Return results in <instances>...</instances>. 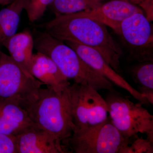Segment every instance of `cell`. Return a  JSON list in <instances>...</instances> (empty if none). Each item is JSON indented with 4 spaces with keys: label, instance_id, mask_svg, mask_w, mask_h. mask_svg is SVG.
<instances>
[{
    "label": "cell",
    "instance_id": "7c38bea8",
    "mask_svg": "<svg viewBox=\"0 0 153 153\" xmlns=\"http://www.w3.org/2000/svg\"><path fill=\"white\" fill-rule=\"evenodd\" d=\"M31 72L42 84L57 91L64 90L70 84L55 62L41 52L33 53Z\"/></svg>",
    "mask_w": 153,
    "mask_h": 153
},
{
    "label": "cell",
    "instance_id": "44dd1931",
    "mask_svg": "<svg viewBox=\"0 0 153 153\" xmlns=\"http://www.w3.org/2000/svg\"><path fill=\"white\" fill-rule=\"evenodd\" d=\"M144 11L146 17L149 22L153 20V0H148L139 6Z\"/></svg>",
    "mask_w": 153,
    "mask_h": 153
},
{
    "label": "cell",
    "instance_id": "e0dca14e",
    "mask_svg": "<svg viewBox=\"0 0 153 153\" xmlns=\"http://www.w3.org/2000/svg\"><path fill=\"white\" fill-rule=\"evenodd\" d=\"M108 0H54L50 6L56 15L90 10Z\"/></svg>",
    "mask_w": 153,
    "mask_h": 153
},
{
    "label": "cell",
    "instance_id": "4fadbf2b",
    "mask_svg": "<svg viewBox=\"0 0 153 153\" xmlns=\"http://www.w3.org/2000/svg\"><path fill=\"white\" fill-rule=\"evenodd\" d=\"M34 125L25 108L13 102L0 99V133L16 136Z\"/></svg>",
    "mask_w": 153,
    "mask_h": 153
},
{
    "label": "cell",
    "instance_id": "603a6c76",
    "mask_svg": "<svg viewBox=\"0 0 153 153\" xmlns=\"http://www.w3.org/2000/svg\"><path fill=\"white\" fill-rule=\"evenodd\" d=\"M13 1L14 0H0V6H7Z\"/></svg>",
    "mask_w": 153,
    "mask_h": 153
},
{
    "label": "cell",
    "instance_id": "7402d4cb",
    "mask_svg": "<svg viewBox=\"0 0 153 153\" xmlns=\"http://www.w3.org/2000/svg\"><path fill=\"white\" fill-rule=\"evenodd\" d=\"M126 1H127L128 2L136 5H138L139 6L141 4L144 2L148 0H126Z\"/></svg>",
    "mask_w": 153,
    "mask_h": 153
},
{
    "label": "cell",
    "instance_id": "9a60e30c",
    "mask_svg": "<svg viewBox=\"0 0 153 153\" xmlns=\"http://www.w3.org/2000/svg\"><path fill=\"white\" fill-rule=\"evenodd\" d=\"M27 0H14L0 10V47L16 33Z\"/></svg>",
    "mask_w": 153,
    "mask_h": 153
},
{
    "label": "cell",
    "instance_id": "8992f818",
    "mask_svg": "<svg viewBox=\"0 0 153 153\" xmlns=\"http://www.w3.org/2000/svg\"><path fill=\"white\" fill-rule=\"evenodd\" d=\"M68 90L74 130L99 124L108 118L106 101L97 90L75 82Z\"/></svg>",
    "mask_w": 153,
    "mask_h": 153
},
{
    "label": "cell",
    "instance_id": "30bf717a",
    "mask_svg": "<svg viewBox=\"0 0 153 153\" xmlns=\"http://www.w3.org/2000/svg\"><path fill=\"white\" fill-rule=\"evenodd\" d=\"M16 137L18 153H71L55 136L35 125Z\"/></svg>",
    "mask_w": 153,
    "mask_h": 153
},
{
    "label": "cell",
    "instance_id": "6da1fadb",
    "mask_svg": "<svg viewBox=\"0 0 153 153\" xmlns=\"http://www.w3.org/2000/svg\"><path fill=\"white\" fill-rule=\"evenodd\" d=\"M54 38L74 42L98 51L107 63L119 74L123 51L108 32L106 26L85 16L82 12L56 15L54 19L38 25Z\"/></svg>",
    "mask_w": 153,
    "mask_h": 153
},
{
    "label": "cell",
    "instance_id": "9c48e42d",
    "mask_svg": "<svg viewBox=\"0 0 153 153\" xmlns=\"http://www.w3.org/2000/svg\"><path fill=\"white\" fill-rule=\"evenodd\" d=\"M68 45L79 55L85 63L97 72L105 77L113 84L125 89L131 94L134 98L146 106L150 103L144 96L135 89L120 74L116 72L108 64L101 54L95 49L74 42L66 41Z\"/></svg>",
    "mask_w": 153,
    "mask_h": 153
},
{
    "label": "cell",
    "instance_id": "8fae6325",
    "mask_svg": "<svg viewBox=\"0 0 153 153\" xmlns=\"http://www.w3.org/2000/svg\"><path fill=\"white\" fill-rule=\"evenodd\" d=\"M82 13L111 28L117 34L125 20L137 13H144L139 7L126 0H108L95 8Z\"/></svg>",
    "mask_w": 153,
    "mask_h": 153
},
{
    "label": "cell",
    "instance_id": "3957f363",
    "mask_svg": "<svg viewBox=\"0 0 153 153\" xmlns=\"http://www.w3.org/2000/svg\"><path fill=\"white\" fill-rule=\"evenodd\" d=\"M34 43L37 52L50 57L67 79L88 85L97 91L113 88L111 82L88 65L63 41L42 31L37 32Z\"/></svg>",
    "mask_w": 153,
    "mask_h": 153
},
{
    "label": "cell",
    "instance_id": "5b68a950",
    "mask_svg": "<svg viewBox=\"0 0 153 153\" xmlns=\"http://www.w3.org/2000/svg\"><path fill=\"white\" fill-rule=\"evenodd\" d=\"M130 139L120 133L109 117L105 121L86 128L75 129L68 140L71 152L122 153Z\"/></svg>",
    "mask_w": 153,
    "mask_h": 153
},
{
    "label": "cell",
    "instance_id": "2e32d148",
    "mask_svg": "<svg viewBox=\"0 0 153 153\" xmlns=\"http://www.w3.org/2000/svg\"><path fill=\"white\" fill-rule=\"evenodd\" d=\"M134 81L138 85L137 90L146 97L150 104H153V63L148 61L140 62L132 68Z\"/></svg>",
    "mask_w": 153,
    "mask_h": 153
},
{
    "label": "cell",
    "instance_id": "7a4b0ae2",
    "mask_svg": "<svg viewBox=\"0 0 153 153\" xmlns=\"http://www.w3.org/2000/svg\"><path fill=\"white\" fill-rule=\"evenodd\" d=\"M23 108L34 124L52 134L69 150L68 140L75 126L68 87L60 91L41 87Z\"/></svg>",
    "mask_w": 153,
    "mask_h": 153
},
{
    "label": "cell",
    "instance_id": "ffe728a7",
    "mask_svg": "<svg viewBox=\"0 0 153 153\" xmlns=\"http://www.w3.org/2000/svg\"><path fill=\"white\" fill-rule=\"evenodd\" d=\"M0 153H18L16 136L0 133Z\"/></svg>",
    "mask_w": 153,
    "mask_h": 153
},
{
    "label": "cell",
    "instance_id": "ba28073f",
    "mask_svg": "<svg viewBox=\"0 0 153 153\" xmlns=\"http://www.w3.org/2000/svg\"><path fill=\"white\" fill-rule=\"evenodd\" d=\"M120 36L131 60L153 61V29L144 13H137L122 23Z\"/></svg>",
    "mask_w": 153,
    "mask_h": 153
},
{
    "label": "cell",
    "instance_id": "52a82bcc",
    "mask_svg": "<svg viewBox=\"0 0 153 153\" xmlns=\"http://www.w3.org/2000/svg\"><path fill=\"white\" fill-rule=\"evenodd\" d=\"M42 84L27 75L10 55L0 49V99L10 100L23 108Z\"/></svg>",
    "mask_w": 153,
    "mask_h": 153
},
{
    "label": "cell",
    "instance_id": "d6986e66",
    "mask_svg": "<svg viewBox=\"0 0 153 153\" xmlns=\"http://www.w3.org/2000/svg\"><path fill=\"white\" fill-rule=\"evenodd\" d=\"M125 148L122 153H152L153 143L148 138L137 137Z\"/></svg>",
    "mask_w": 153,
    "mask_h": 153
},
{
    "label": "cell",
    "instance_id": "277c9868",
    "mask_svg": "<svg viewBox=\"0 0 153 153\" xmlns=\"http://www.w3.org/2000/svg\"><path fill=\"white\" fill-rule=\"evenodd\" d=\"M108 117L125 138L145 134L153 143V116L140 102L135 103L127 97L114 90H108L105 99Z\"/></svg>",
    "mask_w": 153,
    "mask_h": 153
},
{
    "label": "cell",
    "instance_id": "5bb4252c",
    "mask_svg": "<svg viewBox=\"0 0 153 153\" xmlns=\"http://www.w3.org/2000/svg\"><path fill=\"white\" fill-rule=\"evenodd\" d=\"M12 59L29 76L31 72V62L34 48V38L30 31L25 30L16 33L4 44ZM34 77V76H33Z\"/></svg>",
    "mask_w": 153,
    "mask_h": 153
},
{
    "label": "cell",
    "instance_id": "ac0fdd59",
    "mask_svg": "<svg viewBox=\"0 0 153 153\" xmlns=\"http://www.w3.org/2000/svg\"><path fill=\"white\" fill-rule=\"evenodd\" d=\"M54 0H27L25 9L29 22L33 23L43 16Z\"/></svg>",
    "mask_w": 153,
    "mask_h": 153
}]
</instances>
